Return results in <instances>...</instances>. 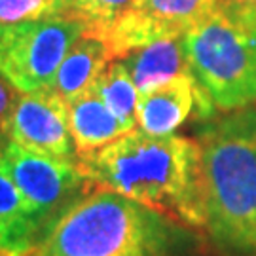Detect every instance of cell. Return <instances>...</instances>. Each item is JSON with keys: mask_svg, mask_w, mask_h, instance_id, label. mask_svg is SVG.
I'll use <instances>...</instances> for the list:
<instances>
[{"mask_svg": "<svg viewBox=\"0 0 256 256\" xmlns=\"http://www.w3.org/2000/svg\"><path fill=\"white\" fill-rule=\"evenodd\" d=\"M93 186L126 196L188 226H205L200 140L129 131L104 146L78 154Z\"/></svg>", "mask_w": 256, "mask_h": 256, "instance_id": "cell-1", "label": "cell"}, {"mask_svg": "<svg viewBox=\"0 0 256 256\" xmlns=\"http://www.w3.org/2000/svg\"><path fill=\"white\" fill-rule=\"evenodd\" d=\"M190 241L182 222L101 188L74 203L30 256H180Z\"/></svg>", "mask_w": 256, "mask_h": 256, "instance_id": "cell-2", "label": "cell"}, {"mask_svg": "<svg viewBox=\"0 0 256 256\" xmlns=\"http://www.w3.org/2000/svg\"><path fill=\"white\" fill-rule=\"evenodd\" d=\"M200 146L205 228L230 252L256 254V106L210 122Z\"/></svg>", "mask_w": 256, "mask_h": 256, "instance_id": "cell-3", "label": "cell"}, {"mask_svg": "<svg viewBox=\"0 0 256 256\" xmlns=\"http://www.w3.org/2000/svg\"><path fill=\"white\" fill-rule=\"evenodd\" d=\"M182 42L190 72L216 108L256 104V8L218 0Z\"/></svg>", "mask_w": 256, "mask_h": 256, "instance_id": "cell-4", "label": "cell"}, {"mask_svg": "<svg viewBox=\"0 0 256 256\" xmlns=\"http://www.w3.org/2000/svg\"><path fill=\"white\" fill-rule=\"evenodd\" d=\"M82 34V23L64 16L0 23V74L21 93L52 90L59 66Z\"/></svg>", "mask_w": 256, "mask_h": 256, "instance_id": "cell-5", "label": "cell"}, {"mask_svg": "<svg viewBox=\"0 0 256 256\" xmlns=\"http://www.w3.org/2000/svg\"><path fill=\"white\" fill-rule=\"evenodd\" d=\"M2 154L14 182L30 207L40 239L93 186L74 160L40 154L14 140L2 146Z\"/></svg>", "mask_w": 256, "mask_h": 256, "instance_id": "cell-6", "label": "cell"}, {"mask_svg": "<svg viewBox=\"0 0 256 256\" xmlns=\"http://www.w3.org/2000/svg\"><path fill=\"white\" fill-rule=\"evenodd\" d=\"M6 137L21 146L61 160H74L66 101L52 90L23 93L8 120Z\"/></svg>", "mask_w": 256, "mask_h": 256, "instance_id": "cell-7", "label": "cell"}, {"mask_svg": "<svg viewBox=\"0 0 256 256\" xmlns=\"http://www.w3.org/2000/svg\"><path fill=\"white\" fill-rule=\"evenodd\" d=\"M216 106L192 72L176 76L152 92L140 95L138 126L150 135H173L190 116L212 120Z\"/></svg>", "mask_w": 256, "mask_h": 256, "instance_id": "cell-8", "label": "cell"}, {"mask_svg": "<svg viewBox=\"0 0 256 256\" xmlns=\"http://www.w3.org/2000/svg\"><path fill=\"white\" fill-rule=\"evenodd\" d=\"M66 108L76 154L97 150L133 131L104 104L95 88H90L88 92L66 101Z\"/></svg>", "mask_w": 256, "mask_h": 256, "instance_id": "cell-9", "label": "cell"}, {"mask_svg": "<svg viewBox=\"0 0 256 256\" xmlns=\"http://www.w3.org/2000/svg\"><path fill=\"white\" fill-rule=\"evenodd\" d=\"M140 95L164 86L180 74L190 72L182 36L162 38L138 48L122 59Z\"/></svg>", "mask_w": 256, "mask_h": 256, "instance_id": "cell-10", "label": "cell"}, {"mask_svg": "<svg viewBox=\"0 0 256 256\" xmlns=\"http://www.w3.org/2000/svg\"><path fill=\"white\" fill-rule=\"evenodd\" d=\"M110 61L112 57L108 48L101 38L82 34L59 66L52 92L64 101H70L76 95L95 86L97 78L108 66Z\"/></svg>", "mask_w": 256, "mask_h": 256, "instance_id": "cell-11", "label": "cell"}, {"mask_svg": "<svg viewBox=\"0 0 256 256\" xmlns=\"http://www.w3.org/2000/svg\"><path fill=\"white\" fill-rule=\"evenodd\" d=\"M40 236L30 207L10 174L0 148V248L14 252H30Z\"/></svg>", "mask_w": 256, "mask_h": 256, "instance_id": "cell-12", "label": "cell"}, {"mask_svg": "<svg viewBox=\"0 0 256 256\" xmlns=\"http://www.w3.org/2000/svg\"><path fill=\"white\" fill-rule=\"evenodd\" d=\"M218 0H137L135 10L154 25L164 38L184 36L200 23Z\"/></svg>", "mask_w": 256, "mask_h": 256, "instance_id": "cell-13", "label": "cell"}, {"mask_svg": "<svg viewBox=\"0 0 256 256\" xmlns=\"http://www.w3.org/2000/svg\"><path fill=\"white\" fill-rule=\"evenodd\" d=\"M93 88L101 95L104 104L122 122H126L131 129H135V126L138 124L140 92L137 90L124 61L116 59L108 63V66L101 72Z\"/></svg>", "mask_w": 256, "mask_h": 256, "instance_id": "cell-14", "label": "cell"}, {"mask_svg": "<svg viewBox=\"0 0 256 256\" xmlns=\"http://www.w3.org/2000/svg\"><path fill=\"white\" fill-rule=\"evenodd\" d=\"M135 2L137 0H68L64 18L78 19L84 25V34L102 38Z\"/></svg>", "mask_w": 256, "mask_h": 256, "instance_id": "cell-15", "label": "cell"}, {"mask_svg": "<svg viewBox=\"0 0 256 256\" xmlns=\"http://www.w3.org/2000/svg\"><path fill=\"white\" fill-rule=\"evenodd\" d=\"M68 0H0V23L64 16Z\"/></svg>", "mask_w": 256, "mask_h": 256, "instance_id": "cell-16", "label": "cell"}, {"mask_svg": "<svg viewBox=\"0 0 256 256\" xmlns=\"http://www.w3.org/2000/svg\"><path fill=\"white\" fill-rule=\"evenodd\" d=\"M18 95L16 88L0 74V138L6 137V129H8V120L12 110L16 106Z\"/></svg>", "mask_w": 256, "mask_h": 256, "instance_id": "cell-17", "label": "cell"}, {"mask_svg": "<svg viewBox=\"0 0 256 256\" xmlns=\"http://www.w3.org/2000/svg\"><path fill=\"white\" fill-rule=\"evenodd\" d=\"M0 256H30V252H14V250H4V248H0Z\"/></svg>", "mask_w": 256, "mask_h": 256, "instance_id": "cell-18", "label": "cell"}, {"mask_svg": "<svg viewBox=\"0 0 256 256\" xmlns=\"http://www.w3.org/2000/svg\"><path fill=\"white\" fill-rule=\"evenodd\" d=\"M239 2H243V4H248V6L256 8V0H239Z\"/></svg>", "mask_w": 256, "mask_h": 256, "instance_id": "cell-19", "label": "cell"}]
</instances>
